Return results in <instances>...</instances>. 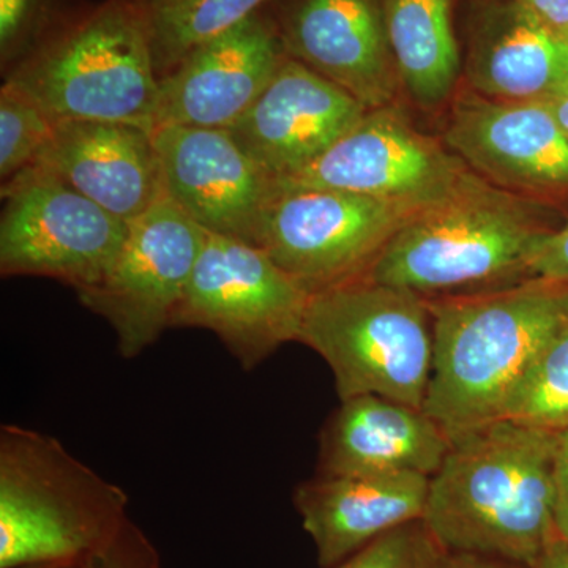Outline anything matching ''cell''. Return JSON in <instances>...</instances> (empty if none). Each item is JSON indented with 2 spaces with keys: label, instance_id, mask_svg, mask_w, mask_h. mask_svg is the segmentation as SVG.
I'll return each mask as SVG.
<instances>
[{
  "label": "cell",
  "instance_id": "1",
  "mask_svg": "<svg viewBox=\"0 0 568 568\" xmlns=\"http://www.w3.org/2000/svg\"><path fill=\"white\" fill-rule=\"evenodd\" d=\"M556 439L500 418L452 440L422 518L433 544L532 568L558 538Z\"/></svg>",
  "mask_w": 568,
  "mask_h": 568
},
{
  "label": "cell",
  "instance_id": "2",
  "mask_svg": "<svg viewBox=\"0 0 568 568\" xmlns=\"http://www.w3.org/2000/svg\"><path fill=\"white\" fill-rule=\"evenodd\" d=\"M426 302L435 357L424 410L450 440L500 420L529 366L568 325V284L537 278Z\"/></svg>",
  "mask_w": 568,
  "mask_h": 568
},
{
  "label": "cell",
  "instance_id": "3",
  "mask_svg": "<svg viewBox=\"0 0 568 568\" xmlns=\"http://www.w3.org/2000/svg\"><path fill=\"white\" fill-rule=\"evenodd\" d=\"M549 231L525 197L474 173L457 193L413 216L362 278L425 298L508 286L530 278V256Z\"/></svg>",
  "mask_w": 568,
  "mask_h": 568
},
{
  "label": "cell",
  "instance_id": "4",
  "mask_svg": "<svg viewBox=\"0 0 568 568\" xmlns=\"http://www.w3.org/2000/svg\"><path fill=\"white\" fill-rule=\"evenodd\" d=\"M129 496L61 440L0 428V568L77 567L125 525Z\"/></svg>",
  "mask_w": 568,
  "mask_h": 568
},
{
  "label": "cell",
  "instance_id": "5",
  "mask_svg": "<svg viewBox=\"0 0 568 568\" xmlns=\"http://www.w3.org/2000/svg\"><path fill=\"white\" fill-rule=\"evenodd\" d=\"M3 82L55 122H132L153 130L159 74L144 0L92 2Z\"/></svg>",
  "mask_w": 568,
  "mask_h": 568
},
{
  "label": "cell",
  "instance_id": "6",
  "mask_svg": "<svg viewBox=\"0 0 568 568\" xmlns=\"http://www.w3.org/2000/svg\"><path fill=\"white\" fill-rule=\"evenodd\" d=\"M297 343L324 358L339 402L377 395L424 409L435 335L422 295L366 278L320 291Z\"/></svg>",
  "mask_w": 568,
  "mask_h": 568
},
{
  "label": "cell",
  "instance_id": "7",
  "mask_svg": "<svg viewBox=\"0 0 568 568\" xmlns=\"http://www.w3.org/2000/svg\"><path fill=\"white\" fill-rule=\"evenodd\" d=\"M310 295L260 246L207 233L171 328L213 332L250 372L298 342Z\"/></svg>",
  "mask_w": 568,
  "mask_h": 568
},
{
  "label": "cell",
  "instance_id": "8",
  "mask_svg": "<svg viewBox=\"0 0 568 568\" xmlns=\"http://www.w3.org/2000/svg\"><path fill=\"white\" fill-rule=\"evenodd\" d=\"M0 274L43 276L74 291L102 282L129 223L111 215L40 164L2 183Z\"/></svg>",
  "mask_w": 568,
  "mask_h": 568
},
{
  "label": "cell",
  "instance_id": "9",
  "mask_svg": "<svg viewBox=\"0 0 568 568\" xmlns=\"http://www.w3.org/2000/svg\"><path fill=\"white\" fill-rule=\"evenodd\" d=\"M425 209L336 190L276 183L257 246L310 294L362 278Z\"/></svg>",
  "mask_w": 568,
  "mask_h": 568
},
{
  "label": "cell",
  "instance_id": "10",
  "mask_svg": "<svg viewBox=\"0 0 568 568\" xmlns=\"http://www.w3.org/2000/svg\"><path fill=\"white\" fill-rule=\"evenodd\" d=\"M207 231L163 194L129 223L108 274L78 293L81 305L114 331L119 355L134 358L171 328Z\"/></svg>",
  "mask_w": 568,
  "mask_h": 568
},
{
  "label": "cell",
  "instance_id": "11",
  "mask_svg": "<svg viewBox=\"0 0 568 568\" xmlns=\"http://www.w3.org/2000/svg\"><path fill=\"white\" fill-rule=\"evenodd\" d=\"M473 174L446 144L418 132L405 112L388 104L366 111L316 162L276 183L428 209Z\"/></svg>",
  "mask_w": 568,
  "mask_h": 568
},
{
  "label": "cell",
  "instance_id": "12",
  "mask_svg": "<svg viewBox=\"0 0 568 568\" xmlns=\"http://www.w3.org/2000/svg\"><path fill=\"white\" fill-rule=\"evenodd\" d=\"M286 58L264 7L194 47L160 78L153 130L230 129L256 102Z\"/></svg>",
  "mask_w": 568,
  "mask_h": 568
},
{
  "label": "cell",
  "instance_id": "13",
  "mask_svg": "<svg viewBox=\"0 0 568 568\" xmlns=\"http://www.w3.org/2000/svg\"><path fill=\"white\" fill-rule=\"evenodd\" d=\"M164 194L207 233L257 245L276 181L224 129L153 130Z\"/></svg>",
  "mask_w": 568,
  "mask_h": 568
},
{
  "label": "cell",
  "instance_id": "14",
  "mask_svg": "<svg viewBox=\"0 0 568 568\" xmlns=\"http://www.w3.org/2000/svg\"><path fill=\"white\" fill-rule=\"evenodd\" d=\"M284 52L368 110L402 89L388 47L383 0H272L265 6Z\"/></svg>",
  "mask_w": 568,
  "mask_h": 568
},
{
  "label": "cell",
  "instance_id": "15",
  "mask_svg": "<svg viewBox=\"0 0 568 568\" xmlns=\"http://www.w3.org/2000/svg\"><path fill=\"white\" fill-rule=\"evenodd\" d=\"M444 144L481 179L519 196L568 189V136L547 102L467 92L452 106Z\"/></svg>",
  "mask_w": 568,
  "mask_h": 568
},
{
  "label": "cell",
  "instance_id": "16",
  "mask_svg": "<svg viewBox=\"0 0 568 568\" xmlns=\"http://www.w3.org/2000/svg\"><path fill=\"white\" fill-rule=\"evenodd\" d=\"M368 108L287 55L245 114L226 129L275 181L316 162Z\"/></svg>",
  "mask_w": 568,
  "mask_h": 568
},
{
  "label": "cell",
  "instance_id": "17",
  "mask_svg": "<svg viewBox=\"0 0 568 568\" xmlns=\"http://www.w3.org/2000/svg\"><path fill=\"white\" fill-rule=\"evenodd\" d=\"M40 166L111 215L132 223L164 194L153 130L132 122H55Z\"/></svg>",
  "mask_w": 568,
  "mask_h": 568
},
{
  "label": "cell",
  "instance_id": "18",
  "mask_svg": "<svg viewBox=\"0 0 568 568\" xmlns=\"http://www.w3.org/2000/svg\"><path fill=\"white\" fill-rule=\"evenodd\" d=\"M452 440L420 407L377 395L339 402L320 436L317 476H379L439 470Z\"/></svg>",
  "mask_w": 568,
  "mask_h": 568
},
{
  "label": "cell",
  "instance_id": "19",
  "mask_svg": "<svg viewBox=\"0 0 568 568\" xmlns=\"http://www.w3.org/2000/svg\"><path fill=\"white\" fill-rule=\"evenodd\" d=\"M429 478L422 474L316 476L298 485L294 506L321 568H334L392 530L422 521Z\"/></svg>",
  "mask_w": 568,
  "mask_h": 568
},
{
  "label": "cell",
  "instance_id": "20",
  "mask_svg": "<svg viewBox=\"0 0 568 568\" xmlns=\"http://www.w3.org/2000/svg\"><path fill=\"white\" fill-rule=\"evenodd\" d=\"M470 91L507 102H548L568 92V37L515 0H485L470 22Z\"/></svg>",
  "mask_w": 568,
  "mask_h": 568
},
{
  "label": "cell",
  "instance_id": "21",
  "mask_svg": "<svg viewBox=\"0 0 568 568\" xmlns=\"http://www.w3.org/2000/svg\"><path fill=\"white\" fill-rule=\"evenodd\" d=\"M383 10L403 91L424 108L446 103L462 73L454 0H383Z\"/></svg>",
  "mask_w": 568,
  "mask_h": 568
},
{
  "label": "cell",
  "instance_id": "22",
  "mask_svg": "<svg viewBox=\"0 0 568 568\" xmlns=\"http://www.w3.org/2000/svg\"><path fill=\"white\" fill-rule=\"evenodd\" d=\"M271 2L272 0H144L159 81L194 47L234 28Z\"/></svg>",
  "mask_w": 568,
  "mask_h": 568
},
{
  "label": "cell",
  "instance_id": "23",
  "mask_svg": "<svg viewBox=\"0 0 568 568\" xmlns=\"http://www.w3.org/2000/svg\"><path fill=\"white\" fill-rule=\"evenodd\" d=\"M503 418L559 433L568 426V325L538 354L508 398Z\"/></svg>",
  "mask_w": 568,
  "mask_h": 568
},
{
  "label": "cell",
  "instance_id": "24",
  "mask_svg": "<svg viewBox=\"0 0 568 568\" xmlns=\"http://www.w3.org/2000/svg\"><path fill=\"white\" fill-rule=\"evenodd\" d=\"M91 3V0H0L2 77L77 20Z\"/></svg>",
  "mask_w": 568,
  "mask_h": 568
},
{
  "label": "cell",
  "instance_id": "25",
  "mask_svg": "<svg viewBox=\"0 0 568 568\" xmlns=\"http://www.w3.org/2000/svg\"><path fill=\"white\" fill-rule=\"evenodd\" d=\"M55 121L31 97L3 82L0 89V181L10 182L39 163Z\"/></svg>",
  "mask_w": 568,
  "mask_h": 568
},
{
  "label": "cell",
  "instance_id": "26",
  "mask_svg": "<svg viewBox=\"0 0 568 568\" xmlns=\"http://www.w3.org/2000/svg\"><path fill=\"white\" fill-rule=\"evenodd\" d=\"M429 544L422 521L392 530L334 568H417Z\"/></svg>",
  "mask_w": 568,
  "mask_h": 568
},
{
  "label": "cell",
  "instance_id": "27",
  "mask_svg": "<svg viewBox=\"0 0 568 568\" xmlns=\"http://www.w3.org/2000/svg\"><path fill=\"white\" fill-rule=\"evenodd\" d=\"M74 568H160V556L148 536L129 518L106 545Z\"/></svg>",
  "mask_w": 568,
  "mask_h": 568
},
{
  "label": "cell",
  "instance_id": "28",
  "mask_svg": "<svg viewBox=\"0 0 568 568\" xmlns=\"http://www.w3.org/2000/svg\"><path fill=\"white\" fill-rule=\"evenodd\" d=\"M530 278L568 284V223L538 241L529 261Z\"/></svg>",
  "mask_w": 568,
  "mask_h": 568
},
{
  "label": "cell",
  "instance_id": "29",
  "mask_svg": "<svg viewBox=\"0 0 568 568\" xmlns=\"http://www.w3.org/2000/svg\"><path fill=\"white\" fill-rule=\"evenodd\" d=\"M417 568H530L525 564L491 558V556L473 555V552L447 551L436 547L429 538Z\"/></svg>",
  "mask_w": 568,
  "mask_h": 568
},
{
  "label": "cell",
  "instance_id": "30",
  "mask_svg": "<svg viewBox=\"0 0 568 568\" xmlns=\"http://www.w3.org/2000/svg\"><path fill=\"white\" fill-rule=\"evenodd\" d=\"M556 530L568 544V426L558 433L555 454Z\"/></svg>",
  "mask_w": 568,
  "mask_h": 568
},
{
  "label": "cell",
  "instance_id": "31",
  "mask_svg": "<svg viewBox=\"0 0 568 568\" xmlns=\"http://www.w3.org/2000/svg\"><path fill=\"white\" fill-rule=\"evenodd\" d=\"M552 31L568 37V0H515Z\"/></svg>",
  "mask_w": 568,
  "mask_h": 568
},
{
  "label": "cell",
  "instance_id": "32",
  "mask_svg": "<svg viewBox=\"0 0 568 568\" xmlns=\"http://www.w3.org/2000/svg\"><path fill=\"white\" fill-rule=\"evenodd\" d=\"M532 568H568V544L556 538Z\"/></svg>",
  "mask_w": 568,
  "mask_h": 568
},
{
  "label": "cell",
  "instance_id": "33",
  "mask_svg": "<svg viewBox=\"0 0 568 568\" xmlns=\"http://www.w3.org/2000/svg\"><path fill=\"white\" fill-rule=\"evenodd\" d=\"M549 110L552 111L555 118L558 119L559 125L568 136V92L562 95L548 100Z\"/></svg>",
  "mask_w": 568,
  "mask_h": 568
},
{
  "label": "cell",
  "instance_id": "34",
  "mask_svg": "<svg viewBox=\"0 0 568 568\" xmlns=\"http://www.w3.org/2000/svg\"><path fill=\"white\" fill-rule=\"evenodd\" d=\"M21 568H74L69 566H59V564H39V566H28Z\"/></svg>",
  "mask_w": 568,
  "mask_h": 568
}]
</instances>
